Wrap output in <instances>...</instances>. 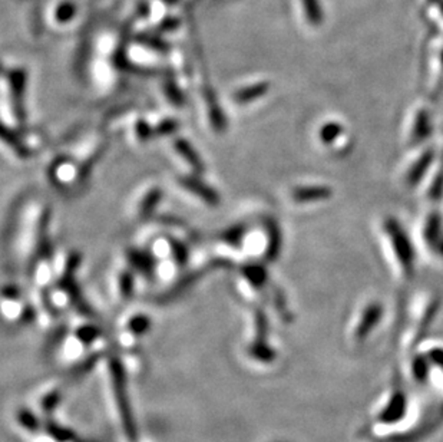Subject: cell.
<instances>
[{"instance_id":"6da1fadb","label":"cell","mask_w":443,"mask_h":442,"mask_svg":"<svg viewBox=\"0 0 443 442\" xmlns=\"http://www.w3.org/2000/svg\"><path fill=\"white\" fill-rule=\"evenodd\" d=\"M385 234L400 273L406 278L412 277L414 271V251L406 231L394 219H387L385 221Z\"/></svg>"},{"instance_id":"7a4b0ae2","label":"cell","mask_w":443,"mask_h":442,"mask_svg":"<svg viewBox=\"0 0 443 442\" xmlns=\"http://www.w3.org/2000/svg\"><path fill=\"white\" fill-rule=\"evenodd\" d=\"M422 234L426 246L440 258H443V223L437 213L426 217L422 227Z\"/></svg>"},{"instance_id":"3957f363","label":"cell","mask_w":443,"mask_h":442,"mask_svg":"<svg viewBox=\"0 0 443 442\" xmlns=\"http://www.w3.org/2000/svg\"><path fill=\"white\" fill-rule=\"evenodd\" d=\"M383 316V308L379 303H370L367 305L359 318L357 326L355 329V338L357 341H365L367 335L377 326Z\"/></svg>"},{"instance_id":"277c9868","label":"cell","mask_w":443,"mask_h":442,"mask_svg":"<svg viewBox=\"0 0 443 442\" xmlns=\"http://www.w3.org/2000/svg\"><path fill=\"white\" fill-rule=\"evenodd\" d=\"M406 408H407V401H406V396L403 393V391H396L389 403L386 405V408L380 412V416L379 419L385 423H393V422H397L403 418L404 412H406Z\"/></svg>"},{"instance_id":"5b68a950","label":"cell","mask_w":443,"mask_h":442,"mask_svg":"<svg viewBox=\"0 0 443 442\" xmlns=\"http://www.w3.org/2000/svg\"><path fill=\"white\" fill-rule=\"evenodd\" d=\"M332 194V190L326 186H305L292 191V200L300 204H310L327 200Z\"/></svg>"},{"instance_id":"8992f818","label":"cell","mask_w":443,"mask_h":442,"mask_svg":"<svg viewBox=\"0 0 443 442\" xmlns=\"http://www.w3.org/2000/svg\"><path fill=\"white\" fill-rule=\"evenodd\" d=\"M433 157H434V153L429 149L413 163V166L407 170V174H406V181L409 186H413V184L420 181V179L429 170V167L433 161Z\"/></svg>"},{"instance_id":"52a82bcc","label":"cell","mask_w":443,"mask_h":442,"mask_svg":"<svg viewBox=\"0 0 443 442\" xmlns=\"http://www.w3.org/2000/svg\"><path fill=\"white\" fill-rule=\"evenodd\" d=\"M430 134V124H429V116L424 112H420L416 116V121L410 129V136L409 142L412 145L422 142L427 135Z\"/></svg>"},{"instance_id":"ba28073f","label":"cell","mask_w":443,"mask_h":442,"mask_svg":"<svg viewBox=\"0 0 443 442\" xmlns=\"http://www.w3.org/2000/svg\"><path fill=\"white\" fill-rule=\"evenodd\" d=\"M342 132H343L342 126H340L339 124L332 122V124H327V125H325V126L322 128V131H320V139H322L325 144H332V142H335V141L342 135Z\"/></svg>"},{"instance_id":"9c48e42d","label":"cell","mask_w":443,"mask_h":442,"mask_svg":"<svg viewBox=\"0 0 443 442\" xmlns=\"http://www.w3.org/2000/svg\"><path fill=\"white\" fill-rule=\"evenodd\" d=\"M413 375L417 381H424L429 375V359L424 356H417L413 361Z\"/></svg>"},{"instance_id":"30bf717a","label":"cell","mask_w":443,"mask_h":442,"mask_svg":"<svg viewBox=\"0 0 443 442\" xmlns=\"http://www.w3.org/2000/svg\"><path fill=\"white\" fill-rule=\"evenodd\" d=\"M427 359H429L430 362H433L436 366H439V368L443 369V349L436 348V349L430 351Z\"/></svg>"}]
</instances>
